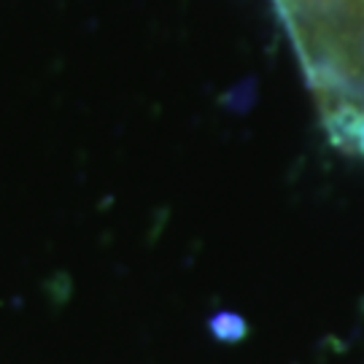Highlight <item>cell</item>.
<instances>
[{"mask_svg": "<svg viewBox=\"0 0 364 364\" xmlns=\"http://www.w3.org/2000/svg\"><path fill=\"white\" fill-rule=\"evenodd\" d=\"M321 127L364 159V0H270Z\"/></svg>", "mask_w": 364, "mask_h": 364, "instance_id": "6da1fadb", "label": "cell"}]
</instances>
